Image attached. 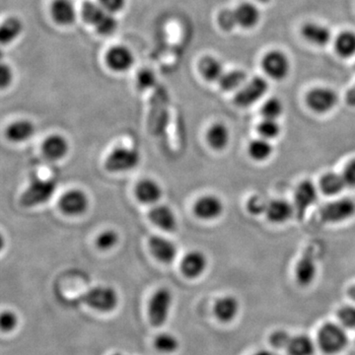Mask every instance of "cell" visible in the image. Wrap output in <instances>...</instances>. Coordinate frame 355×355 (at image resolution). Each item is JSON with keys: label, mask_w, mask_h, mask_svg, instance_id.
Returning <instances> with one entry per match:
<instances>
[{"label": "cell", "mask_w": 355, "mask_h": 355, "mask_svg": "<svg viewBox=\"0 0 355 355\" xmlns=\"http://www.w3.org/2000/svg\"><path fill=\"white\" fill-rule=\"evenodd\" d=\"M96 30L99 34L108 36V35L113 34L118 27V22L116 18L114 17L110 12H105L102 16L101 19L98 21L97 24L95 25Z\"/></svg>", "instance_id": "f35d334b"}, {"label": "cell", "mask_w": 355, "mask_h": 355, "mask_svg": "<svg viewBox=\"0 0 355 355\" xmlns=\"http://www.w3.org/2000/svg\"><path fill=\"white\" fill-rule=\"evenodd\" d=\"M268 202H268L265 198L261 197V196H254V197L250 198L249 202H248V210H249L250 214H254V216L266 214Z\"/></svg>", "instance_id": "60d3db41"}, {"label": "cell", "mask_w": 355, "mask_h": 355, "mask_svg": "<svg viewBox=\"0 0 355 355\" xmlns=\"http://www.w3.org/2000/svg\"><path fill=\"white\" fill-rule=\"evenodd\" d=\"M345 100H347V103L349 106L355 107V85L347 91Z\"/></svg>", "instance_id": "681fc988"}, {"label": "cell", "mask_w": 355, "mask_h": 355, "mask_svg": "<svg viewBox=\"0 0 355 355\" xmlns=\"http://www.w3.org/2000/svg\"><path fill=\"white\" fill-rule=\"evenodd\" d=\"M239 310V302L233 296H224L219 299L214 306V313L217 319L223 323L233 321L237 317Z\"/></svg>", "instance_id": "603a6c76"}, {"label": "cell", "mask_w": 355, "mask_h": 355, "mask_svg": "<svg viewBox=\"0 0 355 355\" xmlns=\"http://www.w3.org/2000/svg\"><path fill=\"white\" fill-rule=\"evenodd\" d=\"M22 23L17 18H9L4 21L0 29V40L3 44L11 43L22 32Z\"/></svg>", "instance_id": "d6a6232c"}, {"label": "cell", "mask_w": 355, "mask_h": 355, "mask_svg": "<svg viewBox=\"0 0 355 355\" xmlns=\"http://www.w3.org/2000/svg\"><path fill=\"white\" fill-rule=\"evenodd\" d=\"M154 345H155L156 349L161 352H165V354H171L179 349V340L176 336L169 333L161 334L156 336Z\"/></svg>", "instance_id": "e575fe53"}, {"label": "cell", "mask_w": 355, "mask_h": 355, "mask_svg": "<svg viewBox=\"0 0 355 355\" xmlns=\"http://www.w3.org/2000/svg\"><path fill=\"white\" fill-rule=\"evenodd\" d=\"M338 94L330 88H315L306 96L308 107L318 114H324L331 111L338 104Z\"/></svg>", "instance_id": "ba28073f"}, {"label": "cell", "mask_w": 355, "mask_h": 355, "mask_svg": "<svg viewBox=\"0 0 355 355\" xmlns=\"http://www.w3.org/2000/svg\"><path fill=\"white\" fill-rule=\"evenodd\" d=\"M338 320L345 328L355 329L354 306H343L338 312Z\"/></svg>", "instance_id": "b9f144b4"}, {"label": "cell", "mask_w": 355, "mask_h": 355, "mask_svg": "<svg viewBox=\"0 0 355 355\" xmlns=\"http://www.w3.org/2000/svg\"><path fill=\"white\" fill-rule=\"evenodd\" d=\"M141 155L135 148L116 147L107 156L105 168L112 173L130 171L139 164Z\"/></svg>", "instance_id": "3957f363"}, {"label": "cell", "mask_w": 355, "mask_h": 355, "mask_svg": "<svg viewBox=\"0 0 355 355\" xmlns=\"http://www.w3.org/2000/svg\"><path fill=\"white\" fill-rule=\"evenodd\" d=\"M207 268V258L202 252L191 251L184 257L181 270L188 279H198Z\"/></svg>", "instance_id": "2e32d148"}, {"label": "cell", "mask_w": 355, "mask_h": 355, "mask_svg": "<svg viewBox=\"0 0 355 355\" xmlns=\"http://www.w3.org/2000/svg\"><path fill=\"white\" fill-rule=\"evenodd\" d=\"M218 24L224 31H231L234 29L236 26H238L234 10L225 9L221 11L218 15Z\"/></svg>", "instance_id": "7bdbcfd3"}, {"label": "cell", "mask_w": 355, "mask_h": 355, "mask_svg": "<svg viewBox=\"0 0 355 355\" xmlns=\"http://www.w3.org/2000/svg\"><path fill=\"white\" fill-rule=\"evenodd\" d=\"M156 84L155 73L151 69L140 70L137 76V85L139 90L146 91L154 87Z\"/></svg>", "instance_id": "ab89813d"}, {"label": "cell", "mask_w": 355, "mask_h": 355, "mask_svg": "<svg viewBox=\"0 0 355 355\" xmlns=\"http://www.w3.org/2000/svg\"><path fill=\"white\" fill-rule=\"evenodd\" d=\"M119 241H120V236H119L118 232L112 230V229H108V230L103 231L97 236L96 246L102 251H109V250L116 247Z\"/></svg>", "instance_id": "d590c367"}, {"label": "cell", "mask_w": 355, "mask_h": 355, "mask_svg": "<svg viewBox=\"0 0 355 355\" xmlns=\"http://www.w3.org/2000/svg\"><path fill=\"white\" fill-rule=\"evenodd\" d=\"M248 153L252 159L256 161H266L272 156L273 148L270 140L265 139H254L248 147Z\"/></svg>", "instance_id": "1f68e13d"}, {"label": "cell", "mask_w": 355, "mask_h": 355, "mask_svg": "<svg viewBox=\"0 0 355 355\" xmlns=\"http://www.w3.org/2000/svg\"><path fill=\"white\" fill-rule=\"evenodd\" d=\"M335 49L342 58H352L355 55V33L345 31L336 37Z\"/></svg>", "instance_id": "f546056e"}, {"label": "cell", "mask_w": 355, "mask_h": 355, "mask_svg": "<svg viewBox=\"0 0 355 355\" xmlns=\"http://www.w3.org/2000/svg\"><path fill=\"white\" fill-rule=\"evenodd\" d=\"M237 25L244 29H251L258 24L261 13L258 7L250 2H244L234 9Z\"/></svg>", "instance_id": "44dd1931"}, {"label": "cell", "mask_w": 355, "mask_h": 355, "mask_svg": "<svg viewBox=\"0 0 355 355\" xmlns=\"http://www.w3.org/2000/svg\"><path fill=\"white\" fill-rule=\"evenodd\" d=\"M17 316L11 311L7 310L2 312L1 318H0V324H1L2 331H12L17 326Z\"/></svg>", "instance_id": "f6af8a7d"}, {"label": "cell", "mask_w": 355, "mask_h": 355, "mask_svg": "<svg viewBox=\"0 0 355 355\" xmlns=\"http://www.w3.org/2000/svg\"><path fill=\"white\" fill-rule=\"evenodd\" d=\"M284 113V104L277 98H270L261 107V116L268 120H277Z\"/></svg>", "instance_id": "8d00e7d4"}, {"label": "cell", "mask_w": 355, "mask_h": 355, "mask_svg": "<svg viewBox=\"0 0 355 355\" xmlns=\"http://www.w3.org/2000/svg\"><path fill=\"white\" fill-rule=\"evenodd\" d=\"M316 249L307 248L296 265V279L300 286H308L314 282L317 275Z\"/></svg>", "instance_id": "7c38bea8"}, {"label": "cell", "mask_w": 355, "mask_h": 355, "mask_svg": "<svg viewBox=\"0 0 355 355\" xmlns=\"http://www.w3.org/2000/svg\"><path fill=\"white\" fill-rule=\"evenodd\" d=\"M58 207L62 214L69 216L83 214L89 207V198L85 191L73 189L67 191L58 200Z\"/></svg>", "instance_id": "30bf717a"}, {"label": "cell", "mask_w": 355, "mask_h": 355, "mask_svg": "<svg viewBox=\"0 0 355 355\" xmlns=\"http://www.w3.org/2000/svg\"><path fill=\"white\" fill-rule=\"evenodd\" d=\"M99 3L107 12L113 13L118 12L125 6V0H99Z\"/></svg>", "instance_id": "7dc6e473"}, {"label": "cell", "mask_w": 355, "mask_h": 355, "mask_svg": "<svg viewBox=\"0 0 355 355\" xmlns=\"http://www.w3.org/2000/svg\"><path fill=\"white\" fill-rule=\"evenodd\" d=\"M292 336L286 331H277L270 336V343L275 349H286L287 345L291 342Z\"/></svg>", "instance_id": "ee69618b"}, {"label": "cell", "mask_w": 355, "mask_h": 355, "mask_svg": "<svg viewBox=\"0 0 355 355\" xmlns=\"http://www.w3.org/2000/svg\"><path fill=\"white\" fill-rule=\"evenodd\" d=\"M149 220L165 232H175L178 227L176 214L171 207L165 205L153 207L148 214Z\"/></svg>", "instance_id": "9a60e30c"}, {"label": "cell", "mask_w": 355, "mask_h": 355, "mask_svg": "<svg viewBox=\"0 0 355 355\" xmlns=\"http://www.w3.org/2000/svg\"><path fill=\"white\" fill-rule=\"evenodd\" d=\"M51 10L53 19L60 25H70L76 20V7L71 0H53Z\"/></svg>", "instance_id": "7402d4cb"}, {"label": "cell", "mask_w": 355, "mask_h": 355, "mask_svg": "<svg viewBox=\"0 0 355 355\" xmlns=\"http://www.w3.org/2000/svg\"><path fill=\"white\" fill-rule=\"evenodd\" d=\"M200 74L209 83H218L224 74L223 67L218 60L212 57L203 58L198 64Z\"/></svg>", "instance_id": "4316f807"}, {"label": "cell", "mask_w": 355, "mask_h": 355, "mask_svg": "<svg viewBox=\"0 0 355 355\" xmlns=\"http://www.w3.org/2000/svg\"><path fill=\"white\" fill-rule=\"evenodd\" d=\"M347 187L343 174L338 173H327L320 180V189L327 196H336L342 193Z\"/></svg>", "instance_id": "83f0119b"}, {"label": "cell", "mask_w": 355, "mask_h": 355, "mask_svg": "<svg viewBox=\"0 0 355 355\" xmlns=\"http://www.w3.org/2000/svg\"><path fill=\"white\" fill-rule=\"evenodd\" d=\"M57 183L53 180H43L35 178L20 198L21 205L34 207L48 202L55 195Z\"/></svg>", "instance_id": "6da1fadb"}, {"label": "cell", "mask_w": 355, "mask_h": 355, "mask_svg": "<svg viewBox=\"0 0 355 355\" xmlns=\"http://www.w3.org/2000/svg\"><path fill=\"white\" fill-rule=\"evenodd\" d=\"M254 355H272V354H270V352H258V354H256Z\"/></svg>", "instance_id": "816d5d0a"}, {"label": "cell", "mask_w": 355, "mask_h": 355, "mask_svg": "<svg viewBox=\"0 0 355 355\" xmlns=\"http://www.w3.org/2000/svg\"><path fill=\"white\" fill-rule=\"evenodd\" d=\"M135 197L144 205H154L162 197V188L153 179H144L135 186Z\"/></svg>", "instance_id": "ac0fdd59"}, {"label": "cell", "mask_w": 355, "mask_h": 355, "mask_svg": "<svg viewBox=\"0 0 355 355\" xmlns=\"http://www.w3.org/2000/svg\"><path fill=\"white\" fill-rule=\"evenodd\" d=\"M207 139L212 148L216 150H222L228 146L230 132H229L228 128L223 123H214L207 130Z\"/></svg>", "instance_id": "484cf974"}, {"label": "cell", "mask_w": 355, "mask_h": 355, "mask_svg": "<svg viewBox=\"0 0 355 355\" xmlns=\"http://www.w3.org/2000/svg\"><path fill=\"white\" fill-rule=\"evenodd\" d=\"M347 294L352 300L355 301V286L349 287V291H347Z\"/></svg>", "instance_id": "f907efd6"}, {"label": "cell", "mask_w": 355, "mask_h": 355, "mask_svg": "<svg viewBox=\"0 0 355 355\" xmlns=\"http://www.w3.org/2000/svg\"><path fill=\"white\" fill-rule=\"evenodd\" d=\"M224 205L216 196H203L193 205V214L202 220H214L222 216Z\"/></svg>", "instance_id": "4fadbf2b"}, {"label": "cell", "mask_w": 355, "mask_h": 355, "mask_svg": "<svg viewBox=\"0 0 355 355\" xmlns=\"http://www.w3.org/2000/svg\"><path fill=\"white\" fill-rule=\"evenodd\" d=\"M301 32L308 42L316 46H326L331 40V30L318 23H307L303 26Z\"/></svg>", "instance_id": "d4e9b609"}, {"label": "cell", "mask_w": 355, "mask_h": 355, "mask_svg": "<svg viewBox=\"0 0 355 355\" xmlns=\"http://www.w3.org/2000/svg\"><path fill=\"white\" fill-rule=\"evenodd\" d=\"M36 132L34 123L28 120L13 121L7 127L6 135L7 139L12 142H23L31 139Z\"/></svg>", "instance_id": "cb8c5ba5"}, {"label": "cell", "mask_w": 355, "mask_h": 355, "mask_svg": "<svg viewBox=\"0 0 355 355\" xmlns=\"http://www.w3.org/2000/svg\"><path fill=\"white\" fill-rule=\"evenodd\" d=\"M295 214L294 205L284 200H275L268 202L266 216L272 223H286Z\"/></svg>", "instance_id": "ffe728a7"}, {"label": "cell", "mask_w": 355, "mask_h": 355, "mask_svg": "<svg viewBox=\"0 0 355 355\" xmlns=\"http://www.w3.org/2000/svg\"><path fill=\"white\" fill-rule=\"evenodd\" d=\"M349 343L347 333L335 323L323 324L318 334V343L320 349L327 354H338L342 352Z\"/></svg>", "instance_id": "7a4b0ae2"}, {"label": "cell", "mask_w": 355, "mask_h": 355, "mask_svg": "<svg viewBox=\"0 0 355 355\" xmlns=\"http://www.w3.org/2000/svg\"><path fill=\"white\" fill-rule=\"evenodd\" d=\"M42 150L44 157L51 161L62 160L69 151L67 139L58 133H53L44 140Z\"/></svg>", "instance_id": "e0dca14e"}, {"label": "cell", "mask_w": 355, "mask_h": 355, "mask_svg": "<svg viewBox=\"0 0 355 355\" xmlns=\"http://www.w3.org/2000/svg\"><path fill=\"white\" fill-rule=\"evenodd\" d=\"M318 190L316 186L309 181L301 182L294 193V209L299 219L303 218L306 211L317 202Z\"/></svg>", "instance_id": "8fae6325"}, {"label": "cell", "mask_w": 355, "mask_h": 355, "mask_svg": "<svg viewBox=\"0 0 355 355\" xmlns=\"http://www.w3.org/2000/svg\"><path fill=\"white\" fill-rule=\"evenodd\" d=\"M320 218L326 223H340L355 216V202L345 198L327 203L319 212Z\"/></svg>", "instance_id": "5b68a950"}, {"label": "cell", "mask_w": 355, "mask_h": 355, "mask_svg": "<svg viewBox=\"0 0 355 355\" xmlns=\"http://www.w3.org/2000/svg\"><path fill=\"white\" fill-rule=\"evenodd\" d=\"M106 10L101 6V4L94 3V2L87 1L83 6V17L88 24L96 25L98 21L101 19Z\"/></svg>", "instance_id": "836d02e7"}, {"label": "cell", "mask_w": 355, "mask_h": 355, "mask_svg": "<svg viewBox=\"0 0 355 355\" xmlns=\"http://www.w3.org/2000/svg\"><path fill=\"white\" fill-rule=\"evenodd\" d=\"M246 80V72L243 70H232V71L224 72L218 83L222 90L234 91L243 87Z\"/></svg>", "instance_id": "4dcf8cb0"}, {"label": "cell", "mask_w": 355, "mask_h": 355, "mask_svg": "<svg viewBox=\"0 0 355 355\" xmlns=\"http://www.w3.org/2000/svg\"><path fill=\"white\" fill-rule=\"evenodd\" d=\"M114 355H123V354H114Z\"/></svg>", "instance_id": "f5cc1de1"}, {"label": "cell", "mask_w": 355, "mask_h": 355, "mask_svg": "<svg viewBox=\"0 0 355 355\" xmlns=\"http://www.w3.org/2000/svg\"><path fill=\"white\" fill-rule=\"evenodd\" d=\"M268 84L261 77H254L244 86L235 96V104L242 108L252 106L268 92Z\"/></svg>", "instance_id": "52a82bcc"}, {"label": "cell", "mask_w": 355, "mask_h": 355, "mask_svg": "<svg viewBox=\"0 0 355 355\" xmlns=\"http://www.w3.org/2000/svg\"><path fill=\"white\" fill-rule=\"evenodd\" d=\"M343 176L347 187L355 188V159L345 166Z\"/></svg>", "instance_id": "bcb514c9"}, {"label": "cell", "mask_w": 355, "mask_h": 355, "mask_svg": "<svg viewBox=\"0 0 355 355\" xmlns=\"http://www.w3.org/2000/svg\"><path fill=\"white\" fill-rule=\"evenodd\" d=\"M261 65L266 73L275 80H284L291 71L288 58L280 51H272L266 53Z\"/></svg>", "instance_id": "9c48e42d"}, {"label": "cell", "mask_w": 355, "mask_h": 355, "mask_svg": "<svg viewBox=\"0 0 355 355\" xmlns=\"http://www.w3.org/2000/svg\"><path fill=\"white\" fill-rule=\"evenodd\" d=\"M107 64L114 71L123 72L130 69L133 64V55L127 46H114L106 55Z\"/></svg>", "instance_id": "d6986e66"}, {"label": "cell", "mask_w": 355, "mask_h": 355, "mask_svg": "<svg viewBox=\"0 0 355 355\" xmlns=\"http://www.w3.org/2000/svg\"><path fill=\"white\" fill-rule=\"evenodd\" d=\"M151 254L163 263H171L176 259L178 250L176 245L162 236L154 235L148 241Z\"/></svg>", "instance_id": "5bb4252c"}, {"label": "cell", "mask_w": 355, "mask_h": 355, "mask_svg": "<svg viewBox=\"0 0 355 355\" xmlns=\"http://www.w3.org/2000/svg\"><path fill=\"white\" fill-rule=\"evenodd\" d=\"M286 350L291 355H313L315 352V345L309 336H294L287 345Z\"/></svg>", "instance_id": "f1b7e54d"}, {"label": "cell", "mask_w": 355, "mask_h": 355, "mask_svg": "<svg viewBox=\"0 0 355 355\" xmlns=\"http://www.w3.org/2000/svg\"><path fill=\"white\" fill-rule=\"evenodd\" d=\"M12 78V70L8 65L2 64L0 67V85H1V88H6L7 86L10 85Z\"/></svg>", "instance_id": "c3c4849f"}, {"label": "cell", "mask_w": 355, "mask_h": 355, "mask_svg": "<svg viewBox=\"0 0 355 355\" xmlns=\"http://www.w3.org/2000/svg\"><path fill=\"white\" fill-rule=\"evenodd\" d=\"M173 296L167 288H160L154 293L149 303V320L154 327H161L167 321L171 309Z\"/></svg>", "instance_id": "8992f818"}, {"label": "cell", "mask_w": 355, "mask_h": 355, "mask_svg": "<svg viewBox=\"0 0 355 355\" xmlns=\"http://www.w3.org/2000/svg\"><path fill=\"white\" fill-rule=\"evenodd\" d=\"M80 301L93 309L110 312L118 305L119 296L112 287L96 286L81 295Z\"/></svg>", "instance_id": "277c9868"}, {"label": "cell", "mask_w": 355, "mask_h": 355, "mask_svg": "<svg viewBox=\"0 0 355 355\" xmlns=\"http://www.w3.org/2000/svg\"><path fill=\"white\" fill-rule=\"evenodd\" d=\"M280 130L282 128H280L277 120L263 119L258 125V132L260 133L261 139L268 140L277 139L279 135Z\"/></svg>", "instance_id": "74e56055"}]
</instances>
